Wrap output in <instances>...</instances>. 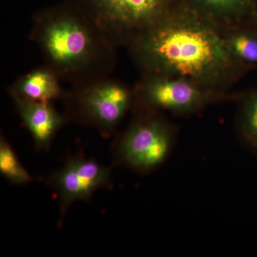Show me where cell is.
<instances>
[{
    "instance_id": "7a4b0ae2",
    "label": "cell",
    "mask_w": 257,
    "mask_h": 257,
    "mask_svg": "<svg viewBox=\"0 0 257 257\" xmlns=\"http://www.w3.org/2000/svg\"><path fill=\"white\" fill-rule=\"evenodd\" d=\"M32 40L46 66L74 84L107 77L116 63V50L73 1L39 12Z\"/></svg>"
},
{
    "instance_id": "6da1fadb",
    "label": "cell",
    "mask_w": 257,
    "mask_h": 257,
    "mask_svg": "<svg viewBox=\"0 0 257 257\" xmlns=\"http://www.w3.org/2000/svg\"><path fill=\"white\" fill-rule=\"evenodd\" d=\"M222 26L188 5L170 11L128 45L147 76L179 77L219 93L237 76Z\"/></svg>"
},
{
    "instance_id": "5b68a950",
    "label": "cell",
    "mask_w": 257,
    "mask_h": 257,
    "mask_svg": "<svg viewBox=\"0 0 257 257\" xmlns=\"http://www.w3.org/2000/svg\"><path fill=\"white\" fill-rule=\"evenodd\" d=\"M140 114L111 147L113 163L138 172H147L162 165L172 151L174 135L163 119L152 110Z\"/></svg>"
},
{
    "instance_id": "8fae6325",
    "label": "cell",
    "mask_w": 257,
    "mask_h": 257,
    "mask_svg": "<svg viewBox=\"0 0 257 257\" xmlns=\"http://www.w3.org/2000/svg\"><path fill=\"white\" fill-rule=\"evenodd\" d=\"M0 173L10 183L16 185H25L35 180L22 165L13 147L3 137L0 140Z\"/></svg>"
},
{
    "instance_id": "277c9868",
    "label": "cell",
    "mask_w": 257,
    "mask_h": 257,
    "mask_svg": "<svg viewBox=\"0 0 257 257\" xmlns=\"http://www.w3.org/2000/svg\"><path fill=\"white\" fill-rule=\"evenodd\" d=\"M107 41L128 46L165 16L172 0H72Z\"/></svg>"
},
{
    "instance_id": "30bf717a",
    "label": "cell",
    "mask_w": 257,
    "mask_h": 257,
    "mask_svg": "<svg viewBox=\"0 0 257 257\" xmlns=\"http://www.w3.org/2000/svg\"><path fill=\"white\" fill-rule=\"evenodd\" d=\"M221 26L238 28L252 12V0H187V4Z\"/></svg>"
},
{
    "instance_id": "52a82bcc",
    "label": "cell",
    "mask_w": 257,
    "mask_h": 257,
    "mask_svg": "<svg viewBox=\"0 0 257 257\" xmlns=\"http://www.w3.org/2000/svg\"><path fill=\"white\" fill-rule=\"evenodd\" d=\"M139 109L193 112L215 100L217 94L179 77L147 76L135 92Z\"/></svg>"
},
{
    "instance_id": "7c38bea8",
    "label": "cell",
    "mask_w": 257,
    "mask_h": 257,
    "mask_svg": "<svg viewBox=\"0 0 257 257\" xmlns=\"http://www.w3.org/2000/svg\"><path fill=\"white\" fill-rule=\"evenodd\" d=\"M228 45L235 58L241 64H257V35L243 30L226 33Z\"/></svg>"
},
{
    "instance_id": "4fadbf2b",
    "label": "cell",
    "mask_w": 257,
    "mask_h": 257,
    "mask_svg": "<svg viewBox=\"0 0 257 257\" xmlns=\"http://www.w3.org/2000/svg\"><path fill=\"white\" fill-rule=\"evenodd\" d=\"M240 126L243 140L257 152V92L245 102Z\"/></svg>"
},
{
    "instance_id": "3957f363",
    "label": "cell",
    "mask_w": 257,
    "mask_h": 257,
    "mask_svg": "<svg viewBox=\"0 0 257 257\" xmlns=\"http://www.w3.org/2000/svg\"><path fill=\"white\" fill-rule=\"evenodd\" d=\"M62 99L67 121L94 128L107 138L133 105L135 94L122 83L106 77L74 84Z\"/></svg>"
},
{
    "instance_id": "8992f818",
    "label": "cell",
    "mask_w": 257,
    "mask_h": 257,
    "mask_svg": "<svg viewBox=\"0 0 257 257\" xmlns=\"http://www.w3.org/2000/svg\"><path fill=\"white\" fill-rule=\"evenodd\" d=\"M111 172L109 167L80 154L69 157L60 170L48 175L47 184L55 191L58 199L59 227L75 201H88L98 189L112 188Z\"/></svg>"
},
{
    "instance_id": "ba28073f",
    "label": "cell",
    "mask_w": 257,
    "mask_h": 257,
    "mask_svg": "<svg viewBox=\"0 0 257 257\" xmlns=\"http://www.w3.org/2000/svg\"><path fill=\"white\" fill-rule=\"evenodd\" d=\"M37 150H47L56 134L66 122L52 103L37 102L12 96Z\"/></svg>"
},
{
    "instance_id": "9c48e42d",
    "label": "cell",
    "mask_w": 257,
    "mask_h": 257,
    "mask_svg": "<svg viewBox=\"0 0 257 257\" xmlns=\"http://www.w3.org/2000/svg\"><path fill=\"white\" fill-rule=\"evenodd\" d=\"M9 92L11 96L46 103L62 99L65 94L60 77L46 65L22 76L10 87Z\"/></svg>"
}]
</instances>
